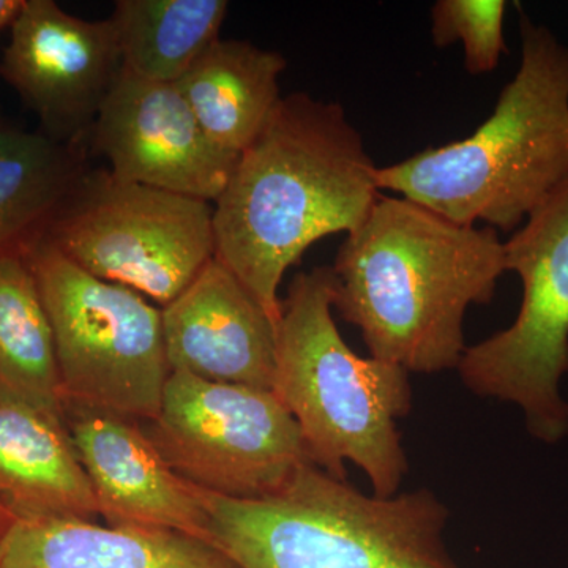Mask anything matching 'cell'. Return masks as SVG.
<instances>
[{
    "instance_id": "8992f818",
    "label": "cell",
    "mask_w": 568,
    "mask_h": 568,
    "mask_svg": "<svg viewBox=\"0 0 568 568\" xmlns=\"http://www.w3.org/2000/svg\"><path fill=\"white\" fill-rule=\"evenodd\" d=\"M24 256L54 332L63 399L152 420L171 375L162 310L82 271L44 239Z\"/></svg>"
},
{
    "instance_id": "5bb4252c",
    "label": "cell",
    "mask_w": 568,
    "mask_h": 568,
    "mask_svg": "<svg viewBox=\"0 0 568 568\" xmlns=\"http://www.w3.org/2000/svg\"><path fill=\"white\" fill-rule=\"evenodd\" d=\"M0 568H241L203 538L81 518H14Z\"/></svg>"
},
{
    "instance_id": "ba28073f",
    "label": "cell",
    "mask_w": 568,
    "mask_h": 568,
    "mask_svg": "<svg viewBox=\"0 0 568 568\" xmlns=\"http://www.w3.org/2000/svg\"><path fill=\"white\" fill-rule=\"evenodd\" d=\"M44 241L104 282L168 305L215 257L207 201L85 170Z\"/></svg>"
},
{
    "instance_id": "3957f363",
    "label": "cell",
    "mask_w": 568,
    "mask_h": 568,
    "mask_svg": "<svg viewBox=\"0 0 568 568\" xmlns=\"http://www.w3.org/2000/svg\"><path fill=\"white\" fill-rule=\"evenodd\" d=\"M521 62L466 140L377 170L379 190L452 222L515 233L568 178V47L519 17Z\"/></svg>"
},
{
    "instance_id": "52a82bcc",
    "label": "cell",
    "mask_w": 568,
    "mask_h": 568,
    "mask_svg": "<svg viewBox=\"0 0 568 568\" xmlns=\"http://www.w3.org/2000/svg\"><path fill=\"white\" fill-rule=\"evenodd\" d=\"M504 248L523 284L517 320L466 347L457 369L470 392L518 406L529 435L555 446L568 437V178Z\"/></svg>"
},
{
    "instance_id": "9c48e42d",
    "label": "cell",
    "mask_w": 568,
    "mask_h": 568,
    "mask_svg": "<svg viewBox=\"0 0 568 568\" xmlns=\"http://www.w3.org/2000/svg\"><path fill=\"white\" fill-rule=\"evenodd\" d=\"M141 425L179 477L231 499L274 495L312 463L274 390L171 372L159 414Z\"/></svg>"
},
{
    "instance_id": "30bf717a",
    "label": "cell",
    "mask_w": 568,
    "mask_h": 568,
    "mask_svg": "<svg viewBox=\"0 0 568 568\" xmlns=\"http://www.w3.org/2000/svg\"><path fill=\"white\" fill-rule=\"evenodd\" d=\"M0 77L39 115L52 140L81 145L122 71L110 18L73 17L54 0H24Z\"/></svg>"
},
{
    "instance_id": "9a60e30c",
    "label": "cell",
    "mask_w": 568,
    "mask_h": 568,
    "mask_svg": "<svg viewBox=\"0 0 568 568\" xmlns=\"http://www.w3.org/2000/svg\"><path fill=\"white\" fill-rule=\"evenodd\" d=\"M0 503L14 518L99 517L62 418L0 392Z\"/></svg>"
},
{
    "instance_id": "277c9868",
    "label": "cell",
    "mask_w": 568,
    "mask_h": 568,
    "mask_svg": "<svg viewBox=\"0 0 568 568\" xmlns=\"http://www.w3.org/2000/svg\"><path fill=\"white\" fill-rule=\"evenodd\" d=\"M200 497L211 540L241 568H458L429 489L369 496L305 463L274 495Z\"/></svg>"
},
{
    "instance_id": "5b68a950",
    "label": "cell",
    "mask_w": 568,
    "mask_h": 568,
    "mask_svg": "<svg viewBox=\"0 0 568 568\" xmlns=\"http://www.w3.org/2000/svg\"><path fill=\"white\" fill-rule=\"evenodd\" d=\"M274 392L297 422L313 465L346 480L351 462L368 476L373 495L398 493L409 469L396 428L413 407L409 373L346 345L335 323L331 267L295 275L282 301Z\"/></svg>"
},
{
    "instance_id": "7c38bea8",
    "label": "cell",
    "mask_w": 568,
    "mask_h": 568,
    "mask_svg": "<svg viewBox=\"0 0 568 568\" xmlns=\"http://www.w3.org/2000/svg\"><path fill=\"white\" fill-rule=\"evenodd\" d=\"M63 420L108 526L212 541L200 489L174 473L141 422L74 402L63 403Z\"/></svg>"
},
{
    "instance_id": "6da1fadb",
    "label": "cell",
    "mask_w": 568,
    "mask_h": 568,
    "mask_svg": "<svg viewBox=\"0 0 568 568\" xmlns=\"http://www.w3.org/2000/svg\"><path fill=\"white\" fill-rule=\"evenodd\" d=\"M377 170L343 106L283 97L213 203L215 257L278 324L287 268L325 235L349 234L379 200Z\"/></svg>"
},
{
    "instance_id": "7402d4cb",
    "label": "cell",
    "mask_w": 568,
    "mask_h": 568,
    "mask_svg": "<svg viewBox=\"0 0 568 568\" xmlns=\"http://www.w3.org/2000/svg\"><path fill=\"white\" fill-rule=\"evenodd\" d=\"M13 519L14 517L10 514L9 508L0 503V555H2L3 540H6L7 532H9Z\"/></svg>"
},
{
    "instance_id": "2e32d148",
    "label": "cell",
    "mask_w": 568,
    "mask_h": 568,
    "mask_svg": "<svg viewBox=\"0 0 568 568\" xmlns=\"http://www.w3.org/2000/svg\"><path fill=\"white\" fill-rule=\"evenodd\" d=\"M286 61L248 41L216 40L175 82L209 140L239 159L264 129L280 93Z\"/></svg>"
},
{
    "instance_id": "44dd1931",
    "label": "cell",
    "mask_w": 568,
    "mask_h": 568,
    "mask_svg": "<svg viewBox=\"0 0 568 568\" xmlns=\"http://www.w3.org/2000/svg\"><path fill=\"white\" fill-rule=\"evenodd\" d=\"M24 6V0H0V31L11 28Z\"/></svg>"
},
{
    "instance_id": "ac0fdd59",
    "label": "cell",
    "mask_w": 568,
    "mask_h": 568,
    "mask_svg": "<svg viewBox=\"0 0 568 568\" xmlns=\"http://www.w3.org/2000/svg\"><path fill=\"white\" fill-rule=\"evenodd\" d=\"M226 0H119L110 18L122 69L175 84L220 40Z\"/></svg>"
},
{
    "instance_id": "4fadbf2b",
    "label": "cell",
    "mask_w": 568,
    "mask_h": 568,
    "mask_svg": "<svg viewBox=\"0 0 568 568\" xmlns=\"http://www.w3.org/2000/svg\"><path fill=\"white\" fill-rule=\"evenodd\" d=\"M171 372L274 390L278 324L216 257L162 310Z\"/></svg>"
},
{
    "instance_id": "ffe728a7",
    "label": "cell",
    "mask_w": 568,
    "mask_h": 568,
    "mask_svg": "<svg viewBox=\"0 0 568 568\" xmlns=\"http://www.w3.org/2000/svg\"><path fill=\"white\" fill-rule=\"evenodd\" d=\"M504 0H437L432 9V37L437 48L462 41L467 73L495 71L507 52Z\"/></svg>"
},
{
    "instance_id": "e0dca14e",
    "label": "cell",
    "mask_w": 568,
    "mask_h": 568,
    "mask_svg": "<svg viewBox=\"0 0 568 568\" xmlns=\"http://www.w3.org/2000/svg\"><path fill=\"white\" fill-rule=\"evenodd\" d=\"M84 171L81 145L0 123V257L44 237Z\"/></svg>"
},
{
    "instance_id": "8fae6325",
    "label": "cell",
    "mask_w": 568,
    "mask_h": 568,
    "mask_svg": "<svg viewBox=\"0 0 568 568\" xmlns=\"http://www.w3.org/2000/svg\"><path fill=\"white\" fill-rule=\"evenodd\" d=\"M91 133L121 181L211 204L239 160L209 140L178 85L141 80L123 69Z\"/></svg>"
},
{
    "instance_id": "d6986e66",
    "label": "cell",
    "mask_w": 568,
    "mask_h": 568,
    "mask_svg": "<svg viewBox=\"0 0 568 568\" xmlns=\"http://www.w3.org/2000/svg\"><path fill=\"white\" fill-rule=\"evenodd\" d=\"M0 392L63 420L54 332L24 254L0 257Z\"/></svg>"
},
{
    "instance_id": "7a4b0ae2",
    "label": "cell",
    "mask_w": 568,
    "mask_h": 568,
    "mask_svg": "<svg viewBox=\"0 0 568 568\" xmlns=\"http://www.w3.org/2000/svg\"><path fill=\"white\" fill-rule=\"evenodd\" d=\"M331 268L334 310L361 331L372 357L420 375L458 368L467 308L489 304L507 272L493 227L383 194Z\"/></svg>"
}]
</instances>
